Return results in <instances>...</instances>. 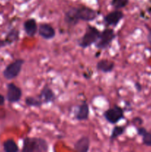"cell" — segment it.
I'll list each match as a JSON object with an SVG mask.
<instances>
[{
	"instance_id": "obj_1",
	"label": "cell",
	"mask_w": 151,
	"mask_h": 152,
	"mask_svg": "<svg viewBox=\"0 0 151 152\" xmlns=\"http://www.w3.org/2000/svg\"><path fill=\"white\" fill-rule=\"evenodd\" d=\"M98 12L87 6L71 7L65 13V22L70 26H75L79 21L90 22L96 19Z\"/></svg>"
},
{
	"instance_id": "obj_2",
	"label": "cell",
	"mask_w": 151,
	"mask_h": 152,
	"mask_svg": "<svg viewBox=\"0 0 151 152\" xmlns=\"http://www.w3.org/2000/svg\"><path fill=\"white\" fill-rule=\"evenodd\" d=\"M48 149V143L42 138L28 137L23 140L22 152H45Z\"/></svg>"
},
{
	"instance_id": "obj_3",
	"label": "cell",
	"mask_w": 151,
	"mask_h": 152,
	"mask_svg": "<svg viewBox=\"0 0 151 152\" xmlns=\"http://www.w3.org/2000/svg\"><path fill=\"white\" fill-rule=\"evenodd\" d=\"M100 34L101 31L93 25H87L85 33L78 42V45L82 48H87L90 47L96 42Z\"/></svg>"
},
{
	"instance_id": "obj_4",
	"label": "cell",
	"mask_w": 151,
	"mask_h": 152,
	"mask_svg": "<svg viewBox=\"0 0 151 152\" xmlns=\"http://www.w3.org/2000/svg\"><path fill=\"white\" fill-rule=\"evenodd\" d=\"M115 37L114 30L112 28H105L102 31L99 39L95 43V47L99 50H104L110 47V44Z\"/></svg>"
},
{
	"instance_id": "obj_5",
	"label": "cell",
	"mask_w": 151,
	"mask_h": 152,
	"mask_svg": "<svg viewBox=\"0 0 151 152\" xmlns=\"http://www.w3.org/2000/svg\"><path fill=\"white\" fill-rule=\"evenodd\" d=\"M103 117L110 124H116L124 118V111L122 108L115 105L104 112Z\"/></svg>"
},
{
	"instance_id": "obj_6",
	"label": "cell",
	"mask_w": 151,
	"mask_h": 152,
	"mask_svg": "<svg viewBox=\"0 0 151 152\" xmlns=\"http://www.w3.org/2000/svg\"><path fill=\"white\" fill-rule=\"evenodd\" d=\"M25 61L22 59H17L10 64H9L3 71V75L4 78L10 80L16 78L20 74L22 69V66L24 65Z\"/></svg>"
},
{
	"instance_id": "obj_7",
	"label": "cell",
	"mask_w": 151,
	"mask_h": 152,
	"mask_svg": "<svg viewBox=\"0 0 151 152\" xmlns=\"http://www.w3.org/2000/svg\"><path fill=\"white\" fill-rule=\"evenodd\" d=\"M7 99L9 102L14 103L20 101L22 96V89L14 83H9L7 85Z\"/></svg>"
},
{
	"instance_id": "obj_8",
	"label": "cell",
	"mask_w": 151,
	"mask_h": 152,
	"mask_svg": "<svg viewBox=\"0 0 151 152\" xmlns=\"http://www.w3.org/2000/svg\"><path fill=\"white\" fill-rule=\"evenodd\" d=\"M124 14L119 10H115L108 13L104 17V22L107 26H116L124 18Z\"/></svg>"
},
{
	"instance_id": "obj_9",
	"label": "cell",
	"mask_w": 151,
	"mask_h": 152,
	"mask_svg": "<svg viewBox=\"0 0 151 152\" xmlns=\"http://www.w3.org/2000/svg\"><path fill=\"white\" fill-rule=\"evenodd\" d=\"M38 33L41 37L46 40L52 39L56 36V31L53 26L47 23H41L38 27Z\"/></svg>"
},
{
	"instance_id": "obj_10",
	"label": "cell",
	"mask_w": 151,
	"mask_h": 152,
	"mask_svg": "<svg viewBox=\"0 0 151 152\" xmlns=\"http://www.w3.org/2000/svg\"><path fill=\"white\" fill-rule=\"evenodd\" d=\"M38 98L43 102V103H50L56 99V95L53 90L48 86H45L40 91Z\"/></svg>"
},
{
	"instance_id": "obj_11",
	"label": "cell",
	"mask_w": 151,
	"mask_h": 152,
	"mask_svg": "<svg viewBox=\"0 0 151 152\" xmlns=\"http://www.w3.org/2000/svg\"><path fill=\"white\" fill-rule=\"evenodd\" d=\"M90 115V107L87 102H84L79 105L75 113V118L78 121H84L88 120Z\"/></svg>"
},
{
	"instance_id": "obj_12",
	"label": "cell",
	"mask_w": 151,
	"mask_h": 152,
	"mask_svg": "<svg viewBox=\"0 0 151 152\" xmlns=\"http://www.w3.org/2000/svg\"><path fill=\"white\" fill-rule=\"evenodd\" d=\"M24 30L28 37H34L38 32V25L36 20L33 18L28 19L24 22Z\"/></svg>"
},
{
	"instance_id": "obj_13",
	"label": "cell",
	"mask_w": 151,
	"mask_h": 152,
	"mask_svg": "<svg viewBox=\"0 0 151 152\" xmlns=\"http://www.w3.org/2000/svg\"><path fill=\"white\" fill-rule=\"evenodd\" d=\"M90 140L87 137H82L74 144V149L78 152H87L90 150Z\"/></svg>"
},
{
	"instance_id": "obj_14",
	"label": "cell",
	"mask_w": 151,
	"mask_h": 152,
	"mask_svg": "<svg viewBox=\"0 0 151 152\" xmlns=\"http://www.w3.org/2000/svg\"><path fill=\"white\" fill-rule=\"evenodd\" d=\"M115 63L108 59H102L96 64V69L102 73H110L113 71Z\"/></svg>"
},
{
	"instance_id": "obj_15",
	"label": "cell",
	"mask_w": 151,
	"mask_h": 152,
	"mask_svg": "<svg viewBox=\"0 0 151 152\" xmlns=\"http://www.w3.org/2000/svg\"><path fill=\"white\" fill-rule=\"evenodd\" d=\"M137 133L142 137V142L144 145L151 147V132L147 131L144 127H138Z\"/></svg>"
},
{
	"instance_id": "obj_16",
	"label": "cell",
	"mask_w": 151,
	"mask_h": 152,
	"mask_svg": "<svg viewBox=\"0 0 151 152\" xmlns=\"http://www.w3.org/2000/svg\"><path fill=\"white\" fill-rule=\"evenodd\" d=\"M126 127L124 126H116L113 129L112 132H111V135L110 137V142L115 140L118 137L123 134L125 132Z\"/></svg>"
},
{
	"instance_id": "obj_17",
	"label": "cell",
	"mask_w": 151,
	"mask_h": 152,
	"mask_svg": "<svg viewBox=\"0 0 151 152\" xmlns=\"http://www.w3.org/2000/svg\"><path fill=\"white\" fill-rule=\"evenodd\" d=\"M19 38V31L17 29H13L10 30L7 34L5 38V42L7 45H10L13 43L14 42L17 41Z\"/></svg>"
},
{
	"instance_id": "obj_18",
	"label": "cell",
	"mask_w": 151,
	"mask_h": 152,
	"mask_svg": "<svg viewBox=\"0 0 151 152\" xmlns=\"http://www.w3.org/2000/svg\"><path fill=\"white\" fill-rule=\"evenodd\" d=\"M4 150L6 152H18L19 148L13 140H7L3 144Z\"/></svg>"
},
{
	"instance_id": "obj_19",
	"label": "cell",
	"mask_w": 151,
	"mask_h": 152,
	"mask_svg": "<svg viewBox=\"0 0 151 152\" xmlns=\"http://www.w3.org/2000/svg\"><path fill=\"white\" fill-rule=\"evenodd\" d=\"M43 102L38 97L28 96L25 99V105L28 107H41Z\"/></svg>"
},
{
	"instance_id": "obj_20",
	"label": "cell",
	"mask_w": 151,
	"mask_h": 152,
	"mask_svg": "<svg viewBox=\"0 0 151 152\" xmlns=\"http://www.w3.org/2000/svg\"><path fill=\"white\" fill-rule=\"evenodd\" d=\"M129 0H112L111 1V5L113 6L115 10H120L128 4Z\"/></svg>"
},
{
	"instance_id": "obj_21",
	"label": "cell",
	"mask_w": 151,
	"mask_h": 152,
	"mask_svg": "<svg viewBox=\"0 0 151 152\" xmlns=\"http://www.w3.org/2000/svg\"><path fill=\"white\" fill-rule=\"evenodd\" d=\"M142 119L140 118V117H136V118H134L133 120V123H138V124H139V125H141L142 123Z\"/></svg>"
},
{
	"instance_id": "obj_22",
	"label": "cell",
	"mask_w": 151,
	"mask_h": 152,
	"mask_svg": "<svg viewBox=\"0 0 151 152\" xmlns=\"http://www.w3.org/2000/svg\"><path fill=\"white\" fill-rule=\"evenodd\" d=\"M147 40H148V42L150 43V45H151V28L149 29V32H148L147 34Z\"/></svg>"
},
{
	"instance_id": "obj_23",
	"label": "cell",
	"mask_w": 151,
	"mask_h": 152,
	"mask_svg": "<svg viewBox=\"0 0 151 152\" xmlns=\"http://www.w3.org/2000/svg\"><path fill=\"white\" fill-rule=\"evenodd\" d=\"M135 86H136V88L137 89V91H140L142 90V86H141L139 83H136V84H135Z\"/></svg>"
},
{
	"instance_id": "obj_24",
	"label": "cell",
	"mask_w": 151,
	"mask_h": 152,
	"mask_svg": "<svg viewBox=\"0 0 151 152\" xmlns=\"http://www.w3.org/2000/svg\"><path fill=\"white\" fill-rule=\"evenodd\" d=\"M4 103V97L0 94V105H3Z\"/></svg>"
},
{
	"instance_id": "obj_25",
	"label": "cell",
	"mask_w": 151,
	"mask_h": 152,
	"mask_svg": "<svg viewBox=\"0 0 151 152\" xmlns=\"http://www.w3.org/2000/svg\"><path fill=\"white\" fill-rule=\"evenodd\" d=\"M6 45H7V43H6L5 40H4V41H3V40L0 39V48L4 47V46H5Z\"/></svg>"
}]
</instances>
